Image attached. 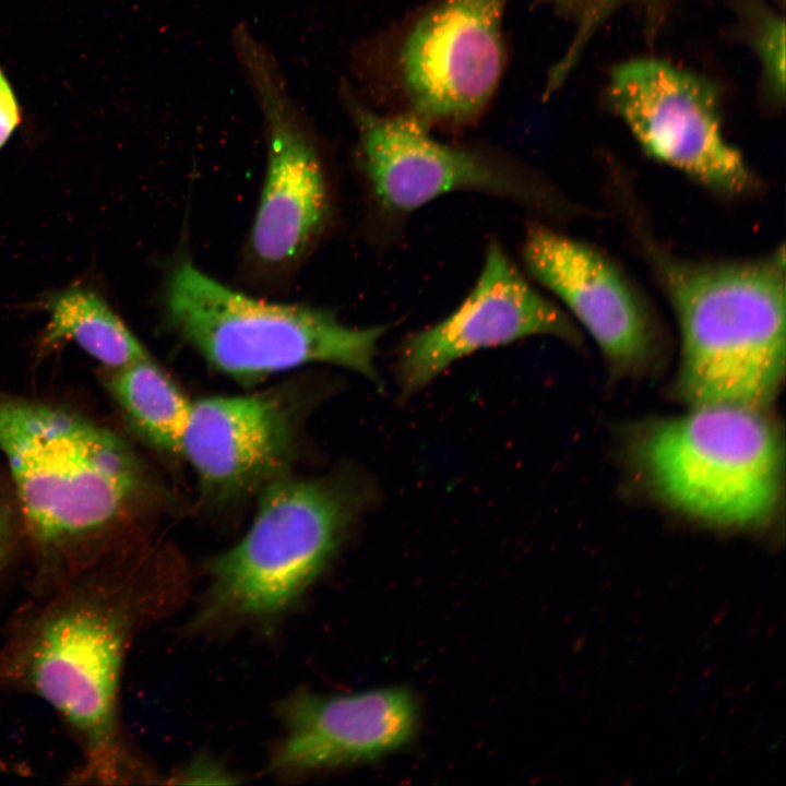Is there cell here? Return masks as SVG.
<instances>
[{
	"mask_svg": "<svg viewBox=\"0 0 786 786\" xmlns=\"http://www.w3.org/2000/svg\"><path fill=\"white\" fill-rule=\"evenodd\" d=\"M296 431L297 407L286 392L210 396L192 402L180 454L203 492L228 502L277 478Z\"/></svg>",
	"mask_w": 786,
	"mask_h": 786,
	"instance_id": "cell-12",
	"label": "cell"
},
{
	"mask_svg": "<svg viewBox=\"0 0 786 786\" xmlns=\"http://www.w3.org/2000/svg\"><path fill=\"white\" fill-rule=\"evenodd\" d=\"M164 307L172 330L236 380L331 364L378 381L373 359L383 327H353L322 309L253 298L188 260L170 274Z\"/></svg>",
	"mask_w": 786,
	"mask_h": 786,
	"instance_id": "cell-3",
	"label": "cell"
},
{
	"mask_svg": "<svg viewBox=\"0 0 786 786\" xmlns=\"http://www.w3.org/2000/svg\"><path fill=\"white\" fill-rule=\"evenodd\" d=\"M231 44L261 109L267 148L249 251L263 267L283 270L306 254L327 223V177L314 134L273 53L246 25L235 27Z\"/></svg>",
	"mask_w": 786,
	"mask_h": 786,
	"instance_id": "cell-6",
	"label": "cell"
},
{
	"mask_svg": "<svg viewBox=\"0 0 786 786\" xmlns=\"http://www.w3.org/2000/svg\"><path fill=\"white\" fill-rule=\"evenodd\" d=\"M369 500L349 478H275L246 535L211 559L207 618H270L317 579Z\"/></svg>",
	"mask_w": 786,
	"mask_h": 786,
	"instance_id": "cell-5",
	"label": "cell"
},
{
	"mask_svg": "<svg viewBox=\"0 0 786 786\" xmlns=\"http://www.w3.org/2000/svg\"><path fill=\"white\" fill-rule=\"evenodd\" d=\"M286 733L273 766L306 772L366 762L400 749L417 725V704L401 688L322 695L299 691L281 705Z\"/></svg>",
	"mask_w": 786,
	"mask_h": 786,
	"instance_id": "cell-13",
	"label": "cell"
},
{
	"mask_svg": "<svg viewBox=\"0 0 786 786\" xmlns=\"http://www.w3.org/2000/svg\"><path fill=\"white\" fill-rule=\"evenodd\" d=\"M361 162L378 201L406 213L454 191H480L534 202L532 182L481 153L433 139L414 114L381 116L350 103Z\"/></svg>",
	"mask_w": 786,
	"mask_h": 786,
	"instance_id": "cell-10",
	"label": "cell"
},
{
	"mask_svg": "<svg viewBox=\"0 0 786 786\" xmlns=\"http://www.w3.org/2000/svg\"><path fill=\"white\" fill-rule=\"evenodd\" d=\"M610 104L646 155L706 189L735 196L755 177L724 136L716 85L667 61L643 58L617 67Z\"/></svg>",
	"mask_w": 786,
	"mask_h": 786,
	"instance_id": "cell-7",
	"label": "cell"
},
{
	"mask_svg": "<svg viewBox=\"0 0 786 786\" xmlns=\"http://www.w3.org/2000/svg\"><path fill=\"white\" fill-rule=\"evenodd\" d=\"M758 49L771 90L784 95L785 86V26L782 20L769 17L760 31Z\"/></svg>",
	"mask_w": 786,
	"mask_h": 786,
	"instance_id": "cell-17",
	"label": "cell"
},
{
	"mask_svg": "<svg viewBox=\"0 0 786 786\" xmlns=\"http://www.w3.org/2000/svg\"><path fill=\"white\" fill-rule=\"evenodd\" d=\"M631 454L657 498L701 522L758 527L777 507L783 451L764 410L690 406L641 427Z\"/></svg>",
	"mask_w": 786,
	"mask_h": 786,
	"instance_id": "cell-2",
	"label": "cell"
},
{
	"mask_svg": "<svg viewBox=\"0 0 786 786\" xmlns=\"http://www.w3.org/2000/svg\"><path fill=\"white\" fill-rule=\"evenodd\" d=\"M122 646L112 617L79 607L47 623L31 662L39 694L106 755L111 752Z\"/></svg>",
	"mask_w": 786,
	"mask_h": 786,
	"instance_id": "cell-14",
	"label": "cell"
},
{
	"mask_svg": "<svg viewBox=\"0 0 786 786\" xmlns=\"http://www.w3.org/2000/svg\"><path fill=\"white\" fill-rule=\"evenodd\" d=\"M0 451L29 527L48 543L111 523L139 480L133 454L111 431L60 407L4 394Z\"/></svg>",
	"mask_w": 786,
	"mask_h": 786,
	"instance_id": "cell-4",
	"label": "cell"
},
{
	"mask_svg": "<svg viewBox=\"0 0 786 786\" xmlns=\"http://www.w3.org/2000/svg\"><path fill=\"white\" fill-rule=\"evenodd\" d=\"M533 335L581 343L571 319L531 285L498 245L491 243L480 276L461 306L403 342L396 367L402 393L419 391L452 362L478 349Z\"/></svg>",
	"mask_w": 786,
	"mask_h": 786,
	"instance_id": "cell-9",
	"label": "cell"
},
{
	"mask_svg": "<svg viewBox=\"0 0 786 786\" xmlns=\"http://www.w3.org/2000/svg\"><path fill=\"white\" fill-rule=\"evenodd\" d=\"M509 0H441L404 39L402 82L425 124L476 117L501 78L502 20Z\"/></svg>",
	"mask_w": 786,
	"mask_h": 786,
	"instance_id": "cell-8",
	"label": "cell"
},
{
	"mask_svg": "<svg viewBox=\"0 0 786 786\" xmlns=\"http://www.w3.org/2000/svg\"><path fill=\"white\" fill-rule=\"evenodd\" d=\"M23 120L17 94L0 66V151L11 140Z\"/></svg>",
	"mask_w": 786,
	"mask_h": 786,
	"instance_id": "cell-18",
	"label": "cell"
},
{
	"mask_svg": "<svg viewBox=\"0 0 786 786\" xmlns=\"http://www.w3.org/2000/svg\"><path fill=\"white\" fill-rule=\"evenodd\" d=\"M619 1H622V2H631V1H633V0H619Z\"/></svg>",
	"mask_w": 786,
	"mask_h": 786,
	"instance_id": "cell-19",
	"label": "cell"
},
{
	"mask_svg": "<svg viewBox=\"0 0 786 786\" xmlns=\"http://www.w3.org/2000/svg\"><path fill=\"white\" fill-rule=\"evenodd\" d=\"M523 259L593 337L615 376H631L652 362L656 333L642 297L620 269L585 242L534 225Z\"/></svg>",
	"mask_w": 786,
	"mask_h": 786,
	"instance_id": "cell-11",
	"label": "cell"
},
{
	"mask_svg": "<svg viewBox=\"0 0 786 786\" xmlns=\"http://www.w3.org/2000/svg\"><path fill=\"white\" fill-rule=\"evenodd\" d=\"M680 333L675 393L689 407L766 410L785 373L783 247L755 260L691 262L654 252Z\"/></svg>",
	"mask_w": 786,
	"mask_h": 786,
	"instance_id": "cell-1",
	"label": "cell"
},
{
	"mask_svg": "<svg viewBox=\"0 0 786 786\" xmlns=\"http://www.w3.org/2000/svg\"><path fill=\"white\" fill-rule=\"evenodd\" d=\"M108 386L124 417L148 444L180 454L191 402L150 356L110 370Z\"/></svg>",
	"mask_w": 786,
	"mask_h": 786,
	"instance_id": "cell-16",
	"label": "cell"
},
{
	"mask_svg": "<svg viewBox=\"0 0 786 786\" xmlns=\"http://www.w3.org/2000/svg\"><path fill=\"white\" fill-rule=\"evenodd\" d=\"M49 313L44 343H75L110 370L148 357L108 302L94 289L75 284L50 295L44 302Z\"/></svg>",
	"mask_w": 786,
	"mask_h": 786,
	"instance_id": "cell-15",
	"label": "cell"
}]
</instances>
